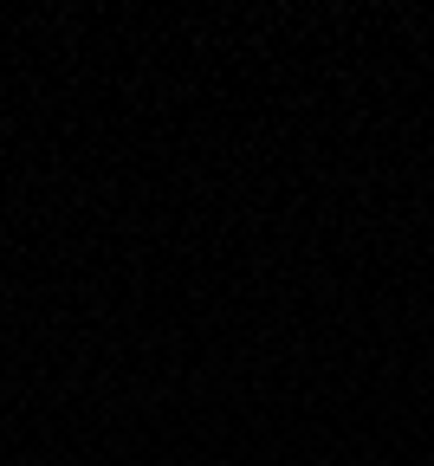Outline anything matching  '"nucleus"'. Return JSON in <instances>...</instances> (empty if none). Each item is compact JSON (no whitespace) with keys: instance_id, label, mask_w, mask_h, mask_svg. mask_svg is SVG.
Masks as SVG:
<instances>
[]
</instances>
